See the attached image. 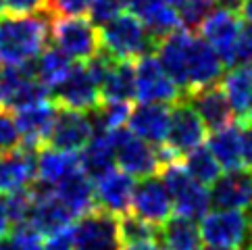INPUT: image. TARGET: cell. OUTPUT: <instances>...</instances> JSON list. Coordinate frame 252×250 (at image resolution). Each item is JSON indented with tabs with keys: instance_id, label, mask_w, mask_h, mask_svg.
Here are the masks:
<instances>
[{
	"instance_id": "cell-1",
	"label": "cell",
	"mask_w": 252,
	"mask_h": 250,
	"mask_svg": "<svg viewBox=\"0 0 252 250\" xmlns=\"http://www.w3.org/2000/svg\"><path fill=\"white\" fill-rule=\"evenodd\" d=\"M157 59L186 96L217 86L223 77L225 65L219 55L204 38L186 28L158 42Z\"/></svg>"
},
{
	"instance_id": "cell-2",
	"label": "cell",
	"mask_w": 252,
	"mask_h": 250,
	"mask_svg": "<svg viewBox=\"0 0 252 250\" xmlns=\"http://www.w3.org/2000/svg\"><path fill=\"white\" fill-rule=\"evenodd\" d=\"M55 15H15L0 11V62L6 67H25L46 50Z\"/></svg>"
},
{
	"instance_id": "cell-3",
	"label": "cell",
	"mask_w": 252,
	"mask_h": 250,
	"mask_svg": "<svg viewBox=\"0 0 252 250\" xmlns=\"http://www.w3.org/2000/svg\"><path fill=\"white\" fill-rule=\"evenodd\" d=\"M100 50L115 61L136 62L157 50L158 42L152 38L146 25L133 13H121L100 30Z\"/></svg>"
},
{
	"instance_id": "cell-4",
	"label": "cell",
	"mask_w": 252,
	"mask_h": 250,
	"mask_svg": "<svg viewBox=\"0 0 252 250\" xmlns=\"http://www.w3.org/2000/svg\"><path fill=\"white\" fill-rule=\"evenodd\" d=\"M160 180L165 182L167 190L173 198V215L200 221L209 215L211 209V192L206 186L198 184L192 180L188 169L179 160H171L163 169H160Z\"/></svg>"
},
{
	"instance_id": "cell-5",
	"label": "cell",
	"mask_w": 252,
	"mask_h": 250,
	"mask_svg": "<svg viewBox=\"0 0 252 250\" xmlns=\"http://www.w3.org/2000/svg\"><path fill=\"white\" fill-rule=\"evenodd\" d=\"M50 38L71 61L88 62L100 55V31L86 17H55Z\"/></svg>"
},
{
	"instance_id": "cell-6",
	"label": "cell",
	"mask_w": 252,
	"mask_h": 250,
	"mask_svg": "<svg viewBox=\"0 0 252 250\" xmlns=\"http://www.w3.org/2000/svg\"><path fill=\"white\" fill-rule=\"evenodd\" d=\"M200 238L206 246L250 250L252 219L246 211H223L209 213L200 223Z\"/></svg>"
},
{
	"instance_id": "cell-7",
	"label": "cell",
	"mask_w": 252,
	"mask_h": 250,
	"mask_svg": "<svg viewBox=\"0 0 252 250\" xmlns=\"http://www.w3.org/2000/svg\"><path fill=\"white\" fill-rule=\"evenodd\" d=\"M113 144H115V158L121 171H125L131 177L146 180L160 173L165 167V158L160 148L140 140L127 129H115L111 131Z\"/></svg>"
},
{
	"instance_id": "cell-8",
	"label": "cell",
	"mask_w": 252,
	"mask_h": 250,
	"mask_svg": "<svg viewBox=\"0 0 252 250\" xmlns=\"http://www.w3.org/2000/svg\"><path fill=\"white\" fill-rule=\"evenodd\" d=\"M206 138V125L198 117L194 106L188 102V98H182L171 109V127L169 136L163 146V155L169 160H179L200 148Z\"/></svg>"
},
{
	"instance_id": "cell-9",
	"label": "cell",
	"mask_w": 252,
	"mask_h": 250,
	"mask_svg": "<svg viewBox=\"0 0 252 250\" xmlns=\"http://www.w3.org/2000/svg\"><path fill=\"white\" fill-rule=\"evenodd\" d=\"M50 98L59 109L94 113L102 104L100 84L88 62H75L69 75L50 92Z\"/></svg>"
},
{
	"instance_id": "cell-10",
	"label": "cell",
	"mask_w": 252,
	"mask_h": 250,
	"mask_svg": "<svg viewBox=\"0 0 252 250\" xmlns=\"http://www.w3.org/2000/svg\"><path fill=\"white\" fill-rule=\"evenodd\" d=\"M136 100L146 104H175L182 100V90L169 77L157 55L136 61Z\"/></svg>"
},
{
	"instance_id": "cell-11",
	"label": "cell",
	"mask_w": 252,
	"mask_h": 250,
	"mask_svg": "<svg viewBox=\"0 0 252 250\" xmlns=\"http://www.w3.org/2000/svg\"><path fill=\"white\" fill-rule=\"evenodd\" d=\"M119 217L94 209L73 225V250H121Z\"/></svg>"
},
{
	"instance_id": "cell-12",
	"label": "cell",
	"mask_w": 252,
	"mask_h": 250,
	"mask_svg": "<svg viewBox=\"0 0 252 250\" xmlns=\"http://www.w3.org/2000/svg\"><path fill=\"white\" fill-rule=\"evenodd\" d=\"M48 98L50 92L35 79L32 65L6 67L0 75V109L19 111Z\"/></svg>"
},
{
	"instance_id": "cell-13",
	"label": "cell",
	"mask_w": 252,
	"mask_h": 250,
	"mask_svg": "<svg viewBox=\"0 0 252 250\" xmlns=\"http://www.w3.org/2000/svg\"><path fill=\"white\" fill-rule=\"evenodd\" d=\"M30 190L33 194V207H32V215H30L28 225L33 227L40 236L52 238L73 225L75 217L71 215V211L59 200L55 190H50V188L42 186L38 182H35Z\"/></svg>"
},
{
	"instance_id": "cell-14",
	"label": "cell",
	"mask_w": 252,
	"mask_h": 250,
	"mask_svg": "<svg viewBox=\"0 0 252 250\" xmlns=\"http://www.w3.org/2000/svg\"><path fill=\"white\" fill-rule=\"evenodd\" d=\"M131 215L157 227H163L173 217V198H171V192L167 190V186L160 177H146L136 186Z\"/></svg>"
},
{
	"instance_id": "cell-15",
	"label": "cell",
	"mask_w": 252,
	"mask_h": 250,
	"mask_svg": "<svg viewBox=\"0 0 252 250\" xmlns=\"http://www.w3.org/2000/svg\"><path fill=\"white\" fill-rule=\"evenodd\" d=\"M244 23L240 21L236 13L215 11L209 15V19L202 23V38L209 42V46L217 52L225 67H236V50L240 42V33Z\"/></svg>"
},
{
	"instance_id": "cell-16",
	"label": "cell",
	"mask_w": 252,
	"mask_h": 250,
	"mask_svg": "<svg viewBox=\"0 0 252 250\" xmlns=\"http://www.w3.org/2000/svg\"><path fill=\"white\" fill-rule=\"evenodd\" d=\"M57 113H59V106L52 98L15 111V119H17V125H19V131H21L23 148L40 150V148L48 146Z\"/></svg>"
},
{
	"instance_id": "cell-17",
	"label": "cell",
	"mask_w": 252,
	"mask_h": 250,
	"mask_svg": "<svg viewBox=\"0 0 252 250\" xmlns=\"http://www.w3.org/2000/svg\"><path fill=\"white\" fill-rule=\"evenodd\" d=\"M136 177L127 175L121 169H113L94 184L96 209L111 213L115 217H123L131 213L133 194H136Z\"/></svg>"
},
{
	"instance_id": "cell-18",
	"label": "cell",
	"mask_w": 252,
	"mask_h": 250,
	"mask_svg": "<svg viewBox=\"0 0 252 250\" xmlns=\"http://www.w3.org/2000/svg\"><path fill=\"white\" fill-rule=\"evenodd\" d=\"M92 136H94L92 115L59 109L48 146L63 150V153H82L88 146V142L92 140Z\"/></svg>"
},
{
	"instance_id": "cell-19",
	"label": "cell",
	"mask_w": 252,
	"mask_h": 250,
	"mask_svg": "<svg viewBox=\"0 0 252 250\" xmlns=\"http://www.w3.org/2000/svg\"><path fill=\"white\" fill-rule=\"evenodd\" d=\"M38 180V155L30 148H17L0 156V194L28 190Z\"/></svg>"
},
{
	"instance_id": "cell-20",
	"label": "cell",
	"mask_w": 252,
	"mask_h": 250,
	"mask_svg": "<svg viewBox=\"0 0 252 250\" xmlns=\"http://www.w3.org/2000/svg\"><path fill=\"white\" fill-rule=\"evenodd\" d=\"M127 127L133 136H138L140 140L148 142V144L163 148L169 127H171V109L169 104H146L140 102L138 106L131 109Z\"/></svg>"
},
{
	"instance_id": "cell-21",
	"label": "cell",
	"mask_w": 252,
	"mask_h": 250,
	"mask_svg": "<svg viewBox=\"0 0 252 250\" xmlns=\"http://www.w3.org/2000/svg\"><path fill=\"white\" fill-rule=\"evenodd\" d=\"M211 202L223 211H252V169H236L213 184Z\"/></svg>"
},
{
	"instance_id": "cell-22",
	"label": "cell",
	"mask_w": 252,
	"mask_h": 250,
	"mask_svg": "<svg viewBox=\"0 0 252 250\" xmlns=\"http://www.w3.org/2000/svg\"><path fill=\"white\" fill-rule=\"evenodd\" d=\"M188 102L194 106V111L198 113V117L202 119L209 131H219L231 125L233 111L231 104L227 100L223 86H211L204 88L200 92H194L190 96H186Z\"/></svg>"
},
{
	"instance_id": "cell-23",
	"label": "cell",
	"mask_w": 252,
	"mask_h": 250,
	"mask_svg": "<svg viewBox=\"0 0 252 250\" xmlns=\"http://www.w3.org/2000/svg\"><path fill=\"white\" fill-rule=\"evenodd\" d=\"M223 90L238 121L246 127L252 125V65L233 67L229 73H225Z\"/></svg>"
},
{
	"instance_id": "cell-24",
	"label": "cell",
	"mask_w": 252,
	"mask_h": 250,
	"mask_svg": "<svg viewBox=\"0 0 252 250\" xmlns=\"http://www.w3.org/2000/svg\"><path fill=\"white\" fill-rule=\"evenodd\" d=\"M117 165L115 144L111 131H94L88 146L79 153V167L90 180H100L102 175L113 171Z\"/></svg>"
},
{
	"instance_id": "cell-25",
	"label": "cell",
	"mask_w": 252,
	"mask_h": 250,
	"mask_svg": "<svg viewBox=\"0 0 252 250\" xmlns=\"http://www.w3.org/2000/svg\"><path fill=\"white\" fill-rule=\"evenodd\" d=\"M55 194L59 196V200L71 211L73 217H84V215H88V213H92L96 209L94 184L82 169H77L75 173L65 177V180L55 188Z\"/></svg>"
},
{
	"instance_id": "cell-26",
	"label": "cell",
	"mask_w": 252,
	"mask_h": 250,
	"mask_svg": "<svg viewBox=\"0 0 252 250\" xmlns=\"http://www.w3.org/2000/svg\"><path fill=\"white\" fill-rule=\"evenodd\" d=\"M209 150L225 171L244 169V165H246L244 133H242L240 127H236V125L213 131V136L209 138Z\"/></svg>"
},
{
	"instance_id": "cell-27",
	"label": "cell",
	"mask_w": 252,
	"mask_h": 250,
	"mask_svg": "<svg viewBox=\"0 0 252 250\" xmlns=\"http://www.w3.org/2000/svg\"><path fill=\"white\" fill-rule=\"evenodd\" d=\"M77 169L82 167H79V156L75 153H63V150L46 146L38 155V180L35 182L55 190L65 177L75 173Z\"/></svg>"
},
{
	"instance_id": "cell-28",
	"label": "cell",
	"mask_w": 252,
	"mask_h": 250,
	"mask_svg": "<svg viewBox=\"0 0 252 250\" xmlns=\"http://www.w3.org/2000/svg\"><path fill=\"white\" fill-rule=\"evenodd\" d=\"M200 242V225L196 221L173 215L158 227V246L163 250H198Z\"/></svg>"
},
{
	"instance_id": "cell-29",
	"label": "cell",
	"mask_w": 252,
	"mask_h": 250,
	"mask_svg": "<svg viewBox=\"0 0 252 250\" xmlns=\"http://www.w3.org/2000/svg\"><path fill=\"white\" fill-rule=\"evenodd\" d=\"M73 65L75 62L71 61L65 52H61L57 46H48L32 62V71H33L35 79H38L48 92H52L63 79L69 75V71L73 69Z\"/></svg>"
},
{
	"instance_id": "cell-30",
	"label": "cell",
	"mask_w": 252,
	"mask_h": 250,
	"mask_svg": "<svg viewBox=\"0 0 252 250\" xmlns=\"http://www.w3.org/2000/svg\"><path fill=\"white\" fill-rule=\"evenodd\" d=\"M140 19L144 21V25H146V30L152 33V38H155L157 42L165 40L167 35L175 33L177 30H182V17H179L177 8H173L171 4L167 2H157L155 6L150 8V11L140 17Z\"/></svg>"
},
{
	"instance_id": "cell-31",
	"label": "cell",
	"mask_w": 252,
	"mask_h": 250,
	"mask_svg": "<svg viewBox=\"0 0 252 250\" xmlns=\"http://www.w3.org/2000/svg\"><path fill=\"white\" fill-rule=\"evenodd\" d=\"M184 167L192 175V180L202 186H213L221 177V165L213 156L209 146H200L184 156Z\"/></svg>"
},
{
	"instance_id": "cell-32",
	"label": "cell",
	"mask_w": 252,
	"mask_h": 250,
	"mask_svg": "<svg viewBox=\"0 0 252 250\" xmlns=\"http://www.w3.org/2000/svg\"><path fill=\"white\" fill-rule=\"evenodd\" d=\"M119 231H121V242L125 246L140 244V242H158V227L142 221L136 215H123L119 217Z\"/></svg>"
},
{
	"instance_id": "cell-33",
	"label": "cell",
	"mask_w": 252,
	"mask_h": 250,
	"mask_svg": "<svg viewBox=\"0 0 252 250\" xmlns=\"http://www.w3.org/2000/svg\"><path fill=\"white\" fill-rule=\"evenodd\" d=\"M0 250H44L42 236L30 225L15 227L13 234L0 240Z\"/></svg>"
},
{
	"instance_id": "cell-34",
	"label": "cell",
	"mask_w": 252,
	"mask_h": 250,
	"mask_svg": "<svg viewBox=\"0 0 252 250\" xmlns=\"http://www.w3.org/2000/svg\"><path fill=\"white\" fill-rule=\"evenodd\" d=\"M215 11L213 0H188L184 6L177 8L179 17H182V25L186 30H198L202 23L209 19V15Z\"/></svg>"
},
{
	"instance_id": "cell-35",
	"label": "cell",
	"mask_w": 252,
	"mask_h": 250,
	"mask_svg": "<svg viewBox=\"0 0 252 250\" xmlns=\"http://www.w3.org/2000/svg\"><path fill=\"white\" fill-rule=\"evenodd\" d=\"M19 144H21V131L15 115H11L8 109H0V156L17 150Z\"/></svg>"
},
{
	"instance_id": "cell-36",
	"label": "cell",
	"mask_w": 252,
	"mask_h": 250,
	"mask_svg": "<svg viewBox=\"0 0 252 250\" xmlns=\"http://www.w3.org/2000/svg\"><path fill=\"white\" fill-rule=\"evenodd\" d=\"M123 0H94L88 11V19L92 21L96 28H102L104 23L115 19L117 15L123 13Z\"/></svg>"
},
{
	"instance_id": "cell-37",
	"label": "cell",
	"mask_w": 252,
	"mask_h": 250,
	"mask_svg": "<svg viewBox=\"0 0 252 250\" xmlns=\"http://www.w3.org/2000/svg\"><path fill=\"white\" fill-rule=\"evenodd\" d=\"M94 0H50L48 8L55 17H84Z\"/></svg>"
},
{
	"instance_id": "cell-38",
	"label": "cell",
	"mask_w": 252,
	"mask_h": 250,
	"mask_svg": "<svg viewBox=\"0 0 252 250\" xmlns=\"http://www.w3.org/2000/svg\"><path fill=\"white\" fill-rule=\"evenodd\" d=\"M50 0H0V11L15 13V15H33V13H46Z\"/></svg>"
},
{
	"instance_id": "cell-39",
	"label": "cell",
	"mask_w": 252,
	"mask_h": 250,
	"mask_svg": "<svg viewBox=\"0 0 252 250\" xmlns=\"http://www.w3.org/2000/svg\"><path fill=\"white\" fill-rule=\"evenodd\" d=\"M252 65V23L244 25L240 33L238 50H236V67Z\"/></svg>"
},
{
	"instance_id": "cell-40",
	"label": "cell",
	"mask_w": 252,
	"mask_h": 250,
	"mask_svg": "<svg viewBox=\"0 0 252 250\" xmlns=\"http://www.w3.org/2000/svg\"><path fill=\"white\" fill-rule=\"evenodd\" d=\"M44 250H73V225L48 238V242L44 244Z\"/></svg>"
},
{
	"instance_id": "cell-41",
	"label": "cell",
	"mask_w": 252,
	"mask_h": 250,
	"mask_svg": "<svg viewBox=\"0 0 252 250\" xmlns=\"http://www.w3.org/2000/svg\"><path fill=\"white\" fill-rule=\"evenodd\" d=\"M157 2H160V0H123V6L127 8L129 13L138 15V17H144Z\"/></svg>"
},
{
	"instance_id": "cell-42",
	"label": "cell",
	"mask_w": 252,
	"mask_h": 250,
	"mask_svg": "<svg viewBox=\"0 0 252 250\" xmlns=\"http://www.w3.org/2000/svg\"><path fill=\"white\" fill-rule=\"evenodd\" d=\"M246 0H213V4L217 11H227V13H238L242 11Z\"/></svg>"
},
{
	"instance_id": "cell-43",
	"label": "cell",
	"mask_w": 252,
	"mask_h": 250,
	"mask_svg": "<svg viewBox=\"0 0 252 250\" xmlns=\"http://www.w3.org/2000/svg\"><path fill=\"white\" fill-rule=\"evenodd\" d=\"M11 225V219H8V209H6V198L0 194V238L6 236V229Z\"/></svg>"
},
{
	"instance_id": "cell-44",
	"label": "cell",
	"mask_w": 252,
	"mask_h": 250,
	"mask_svg": "<svg viewBox=\"0 0 252 250\" xmlns=\"http://www.w3.org/2000/svg\"><path fill=\"white\" fill-rule=\"evenodd\" d=\"M244 146H246V165L252 169V125H248L244 131Z\"/></svg>"
},
{
	"instance_id": "cell-45",
	"label": "cell",
	"mask_w": 252,
	"mask_h": 250,
	"mask_svg": "<svg viewBox=\"0 0 252 250\" xmlns=\"http://www.w3.org/2000/svg\"><path fill=\"white\" fill-rule=\"evenodd\" d=\"M123 250H160L158 242H140V244H129Z\"/></svg>"
},
{
	"instance_id": "cell-46",
	"label": "cell",
	"mask_w": 252,
	"mask_h": 250,
	"mask_svg": "<svg viewBox=\"0 0 252 250\" xmlns=\"http://www.w3.org/2000/svg\"><path fill=\"white\" fill-rule=\"evenodd\" d=\"M242 15L246 17V21L252 23V0H246L244 6H242Z\"/></svg>"
},
{
	"instance_id": "cell-47",
	"label": "cell",
	"mask_w": 252,
	"mask_h": 250,
	"mask_svg": "<svg viewBox=\"0 0 252 250\" xmlns=\"http://www.w3.org/2000/svg\"><path fill=\"white\" fill-rule=\"evenodd\" d=\"M163 2H167V4H171L173 8H179V6H184L188 0H163Z\"/></svg>"
},
{
	"instance_id": "cell-48",
	"label": "cell",
	"mask_w": 252,
	"mask_h": 250,
	"mask_svg": "<svg viewBox=\"0 0 252 250\" xmlns=\"http://www.w3.org/2000/svg\"><path fill=\"white\" fill-rule=\"evenodd\" d=\"M202 250H233V248H215V246H206Z\"/></svg>"
},
{
	"instance_id": "cell-49",
	"label": "cell",
	"mask_w": 252,
	"mask_h": 250,
	"mask_svg": "<svg viewBox=\"0 0 252 250\" xmlns=\"http://www.w3.org/2000/svg\"><path fill=\"white\" fill-rule=\"evenodd\" d=\"M250 219H252V211H250ZM250 250H252V240H250Z\"/></svg>"
},
{
	"instance_id": "cell-50",
	"label": "cell",
	"mask_w": 252,
	"mask_h": 250,
	"mask_svg": "<svg viewBox=\"0 0 252 250\" xmlns=\"http://www.w3.org/2000/svg\"><path fill=\"white\" fill-rule=\"evenodd\" d=\"M2 71H4V69H2V65H0V75H2Z\"/></svg>"
}]
</instances>
